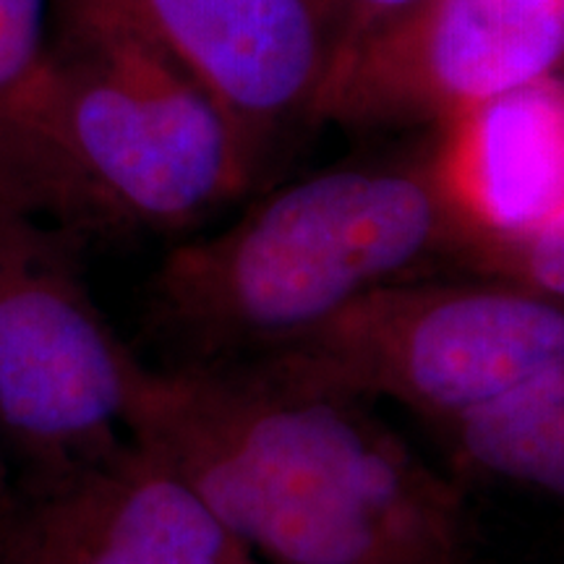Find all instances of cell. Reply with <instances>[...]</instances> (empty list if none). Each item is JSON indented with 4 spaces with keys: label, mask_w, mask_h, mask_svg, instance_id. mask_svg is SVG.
<instances>
[{
    "label": "cell",
    "mask_w": 564,
    "mask_h": 564,
    "mask_svg": "<svg viewBox=\"0 0 564 564\" xmlns=\"http://www.w3.org/2000/svg\"><path fill=\"white\" fill-rule=\"evenodd\" d=\"M126 436L267 564H484L453 478L267 356L147 366Z\"/></svg>",
    "instance_id": "6da1fadb"
},
{
    "label": "cell",
    "mask_w": 564,
    "mask_h": 564,
    "mask_svg": "<svg viewBox=\"0 0 564 564\" xmlns=\"http://www.w3.org/2000/svg\"><path fill=\"white\" fill-rule=\"evenodd\" d=\"M465 264L429 147L314 173L175 246L152 274L150 319L171 364L236 361L301 340L377 288Z\"/></svg>",
    "instance_id": "7a4b0ae2"
},
{
    "label": "cell",
    "mask_w": 564,
    "mask_h": 564,
    "mask_svg": "<svg viewBox=\"0 0 564 564\" xmlns=\"http://www.w3.org/2000/svg\"><path fill=\"white\" fill-rule=\"evenodd\" d=\"M241 141L126 0H53L26 215L87 232H183L257 183Z\"/></svg>",
    "instance_id": "3957f363"
},
{
    "label": "cell",
    "mask_w": 564,
    "mask_h": 564,
    "mask_svg": "<svg viewBox=\"0 0 564 564\" xmlns=\"http://www.w3.org/2000/svg\"><path fill=\"white\" fill-rule=\"evenodd\" d=\"M264 356L436 429L562 366L564 301L491 274H432L377 288Z\"/></svg>",
    "instance_id": "277c9868"
},
{
    "label": "cell",
    "mask_w": 564,
    "mask_h": 564,
    "mask_svg": "<svg viewBox=\"0 0 564 564\" xmlns=\"http://www.w3.org/2000/svg\"><path fill=\"white\" fill-rule=\"evenodd\" d=\"M79 246L0 204V436L26 474L121 442L147 371L91 299Z\"/></svg>",
    "instance_id": "5b68a950"
},
{
    "label": "cell",
    "mask_w": 564,
    "mask_h": 564,
    "mask_svg": "<svg viewBox=\"0 0 564 564\" xmlns=\"http://www.w3.org/2000/svg\"><path fill=\"white\" fill-rule=\"evenodd\" d=\"M564 74V0H423L335 61L314 123L434 126Z\"/></svg>",
    "instance_id": "8992f818"
},
{
    "label": "cell",
    "mask_w": 564,
    "mask_h": 564,
    "mask_svg": "<svg viewBox=\"0 0 564 564\" xmlns=\"http://www.w3.org/2000/svg\"><path fill=\"white\" fill-rule=\"evenodd\" d=\"M0 564H259L129 436L0 491Z\"/></svg>",
    "instance_id": "52a82bcc"
},
{
    "label": "cell",
    "mask_w": 564,
    "mask_h": 564,
    "mask_svg": "<svg viewBox=\"0 0 564 564\" xmlns=\"http://www.w3.org/2000/svg\"><path fill=\"white\" fill-rule=\"evenodd\" d=\"M241 141L257 175L278 139L314 123L333 45L314 0H126Z\"/></svg>",
    "instance_id": "ba28073f"
},
{
    "label": "cell",
    "mask_w": 564,
    "mask_h": 564,
    "mask_svg": "<svg viewBox=\"0 0 564 564\" xmlns=\"http://www.w3.org/2000/svg\"><path fill=\"white\" fill-rule=\"evenodd\" d=\"M436 178L468 241L465 272L564 212V74L502 91L436 129Z\"/></svg>",
    "instance_id": "9c48e42d"
},
{
    "label": "cell",
    "mask_w": 564,
    "mask_h": 564,
    "mask_svg": "<svg viewBox=\"0 0 564 564\" xmlns=\"http://www.w3.org/2000/svg\"><path fill=\"white\" fill-rule=\"evenodd\" d=\"M436 432L468 474L564 499V364Z\"/></svg>",
    "instance_id": "30bf717a"
},
{
    "label": "cell",
    "mask_w": 564,
    "mask_h": 564,
    "mask_svg": "<svg viewBox=\"0 0 564 564\" xmlns=\"http://www.w3.org/2000/svg\"><path fill=\"white\" fill-rule=\"evenodd\" d=\"M51 32L53 0H0V204L24 215Z\"/></svg>",
    "instance_id": "8fae6325"
},
{
    "label": "cell",
    "mask_w": 564,
    "mask_h": 564,
    "mask_svg": "<svg viewBox=\"0 0 564 564\" xmlns=\"http://www.w3.org/2000/svg\"><path fill=\"white\" fill-rule=\"evenodd\" d=\"M478 274L523 282L564 301V212L523 243L486 259Z\"/></svg>",
    "instance_id": "7c38bea8"
},
{
    "label": "cell",
    "mask_w": 564,
    "mask_h": 564,
    "mask_svg": "<svg viewBox=\"0 0 564 564\" xmlns=\"http://www.w3.org/2000/svg\"><path fill=\"white\" fill-rule=\"evenodd\" d=\"M419 3L423 0H314L333 45V66L345 51Z\"/></svg>",
    "instance_id": "4fadbf2b"
}]
</instances>
